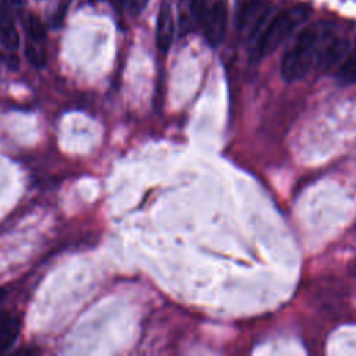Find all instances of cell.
Instances as JSON below:
<instances>
[{
    "label": "cell",
    "instance_id": "1",
    "mask_svg": "<svg viewBox=\"0 0 356 356\" xmlns=\"http://www.w3.org/2000/svg\"><path fill=\"white\" fill-rule=\"evenodd\" d=\"M331 34L327 24H313L301 31L283 57L281 77L287 82H295L316 68L321 46Z\"/></svg>",
    "mask_w": 356,
    "mask_h": 356
},
{
    "label": "cell",
    "instance_id": "2",
    "mask_svg": "<svg viewBox=\"0 0 356 356\" xmlns=\"http://www.w3.org/2000/svg\"><path fill=\"white\" fill-rule=\"evenodd\" d=\"M312 9L308 5H298L277 13L272 21L266 23L251 50V59L259 62L276 52L285 39L301 27L310 16Z\"/></svg>",
    "mask_w": 356,
    "mask_h": 356
},
{
    "label": "cell",
    "instance_id": "3",
    "mask_svg": "<svg viewBox=\"0 0 356 356\" xmlns=\"http://www.w3.org/2000/svg\"><path fill=\"white\" fill-rule=\"evenodd\" d=\"M270 0H241L236 12V30L243 39L254 42L268 23Z\"/></svg>",
    "mask_w": 356,
    "mask_h": 356
},
{
    "label": "cell",
    "instance_id": "4",
    "mask_svg": "<svg viewBox=\"0 0 356 356\" xmlns=\"http://www.w3.org/2000/svg\"><path fill=\"white\" fill-rule=\"evenodd\" d=\"M228 9L225 0H216L203 13L199 26L203 37L210 46H218L227 32Z\"/></svg>",
    "mask_w": 356,
    "mask_h": 356
},
{
    "label": "cell",
    "instance_id": "5",
    "mask_svg": "<svg viewBox=\"0 0 356 356\" xmlns=\"http://www.w3.org/2000/svg\"><path fill=\"white\" fill-rule=\"evenodd\" d=\"M348 50H349L348 39L341 37H334V34H331L321 46V50L317 57L316 68L323 71L337 68L345 59Z\"/></svg>",
    "mask_w": 356,
    "mask_h": 356
},
{
    "label": "cell",
    "instance_id": "6",
    "mask_svg": "<svg viewBox=\"0 0 356 356\" xmlns=\"http://www.w3.org/2000/svg\"><path fill=\"white\" fill-rule=\"evenodd\" d=\"M174 41V15L169 2L162 3L156 23V44L162 52H169Z\"/></svg>",
    "mask_w": 356,
    "mask_h": 356
},
{
    "label": "cell",
    "instance_id": "7",
    "mask_svg": "<svg viewBox=\"0 0 356 356\" xmlns=\"http://www.w3.org/2000/svg\"><path fill=\"white\" fill-rule=\"evenodd\" d=\"M0 42L9 50H17L20 46L19 30L3 3H0Z\"/></svg>",
    "mask_w": 356,
    "mask_h": 356
},
{
    "label": "cell",
    "instance_id": "8",
    "mask_svg": "<svg viewBox=\"0 0 356 356\" xmlns=\"http://www.w3.org/2000/svg\"><path fill=\"white\" fill-rule=\"evenodd\" d=\"M21 330L20 320L17 317L6 316L0 323V353L6 352L19 338Z\"/></svg>",
    "mask_w": 356,
    "mask_h": 356
},
{
    "label": "cell",
    "instance_id": "9",
    "mask_svg": "<svg viewBox=\"0 0 356 356\" xmlns=\"http://www.w3.org/2000/svg\"><path fill=\"white\" fill-rule=\"evenodd\" d=\"M338 77L346 84L356 82V42L348 50L345 59L338 67Z\"/></svg>",
    "mask_w": 356,
    "mask_h": 356
},
{
    "label": "cell",
    "instance_id": "10",
    "mask_svg": "<svg viewBox=\"0 0 356 356\" xmlns=\"http://www.w3.org/2000/svg\"><path fill=\"white\" fill-rule=\"evenodd\" d=\"M26 56L34 67H38V68L44 67L46 64V50H45L44 42L27 39Z\"/></svg>",
    "mask_w": 356,
    "mask_h": 356
},
{
    "label": "cell",
    "instance_id": "11",
    "mask_svg": "<svg viewBox=\"0 0 356 356\" xmlns=\"http://www.w3.org/2000/svg\"><path fill=\"white\" fill-rule=\"evenodd\" d=\"M26 30L28 34V39L44 42L46 38V28L42 20L35 15H28L26 19Z\"/></svg>",
    "mask_w": 356,
    "mask_h": 356
},
{
    "label": "cell",
    "instance_id": "12",
    "mask_svg": "<svg viewBox=\"0 0 356 356\" xmlns=\"http://www.w3.org/2000/svg\"><path fill=\"white\" fill-rule=\"evenodd\" d=\"M210 0H189V8H191V16L192 19L199 24L203 13L209 8Z\"/></svg>",
    "mask_w": 356,
    "mask_h": 356
},
{
    "label": "cell",
    "instance_id": "13",
    "mask_svg": "<svg viewBox=\"0 0 356 356\" xmlns=\"http://www.w3.org/2000/svg\"><path fill=\"white\" fill-rule=\"evenodd\" d=\"M148 2H149V0H127V6H129L131 15L138 16L144 12Z\"/></svg>",
    "mask_w": 356,
    "mask_h": 356
},
{
    "label": "cell",
    "instance_id": "14",
    "mask_svg": "<svg viewBox=\"0 0 356 356\" xmlns=\"http://www.w3.org/2000/svg\"><path fill=\"white\" fill-rule=\"evenodd\" d=\"M3 5L10 9H21L26 3V0H2Z\"/></svg>",
    "mask_w": 356,
    "mask_h": 356
},
{
    "label": "cell",
    "instance_id": "15",
    "mask_svg": "<svg viewBox=\"0 0 356 356\" xmlns=\"http://www.w3.org/2000/svg\"><path fill=\"white\" fill-rule=\"evenodd\" d=\"M8 66H9L10 68L16 70V68L19 67V59H17V56H15V55L9 56V57H8Z\"/></svg>",
    "mask_w": 356,
    "mask_h": 356
},
{
    "label": "cell",
    "instance_id": "16",
    "mask_svg": "<svg viewBox=\"0 0 356 356\" xmlns=\"http://www.w3.org/2000/svg\"><path fill=\"white\" fill-rule=\"evenodd\" d=\"M110 3L117 9H122V8L127 6V0H110Z\"/></svg>",
    "mask_w": 356,
    "mask_h": 356
},
{
    "label": "cell",
    "instance_id": "17",
    "mask_svg": "<svg viewBox=\"0 0 356 356\" xmlns=\"http://www.w3.org/2000/svg\"><path fill=\"white\" fill-rule=\"evenodd\" d=\"M5 298V291L0 290V302H2V299Z\"/></svg>",
    "mask_w": 356,
    "mask_h": 356
},
{
    "label": "cell",
    "instance_id": "18",
    "mask_svg": "<svg viewBox=\"0 0 356 356\" xmlns=\"http://www.w3.org/2000/svg\"><path fill=\"white\" fill-rule=\"evenodd\" d=\"M6 317V315H2V313H0V323H2V320Z\"/></svg>",
    "mask_w": 356,
    "mask_h": 356
}]
</instances>
